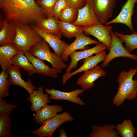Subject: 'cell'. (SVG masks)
Here are the masks:
<instances>
[{"mask_svg": "<svg viewBox=\"0 0 137 137\" xmlns=\"http://www.w3.org/2000/svg\"><path fill=\"white\" fill-rule=\"evenodd\" d=\"M28 52L35 56L48 62L53 67L61 72L67 67L61 57L55 52H51L48 44L43 38L35 44Z\"/></svg>", "mask_w": 137, "mask_h": 137, "instance_id": "277c9868", "label": "cell"}, {"mask_svg": "<svg viewBox=\"0 0 137 137\" xmlns=\"http://www.w3.org/2000/svg\"><path fill=\"white\" fill-rule=\"evenodd\" d=\"M36 0H35V1Z\"/></svg>", "mask_w": 137, "mask_h": 137, "instance_id": "74e56055", "label": "cell"}, {"mask_svg": "<svg viewBox=\"0 0 137 137\" xmlns=\"http://www.w3.org/2000/svg\"><path fill=\"white\" fill-rule=\"evenodd\" d=\"M106 72L98 65L93 68L84 72L77 79L76 83L85 90L95 86L94 82L99 78L105 76Z\"/></svg>", "mask_w": 137, "mask_h": 137, "instance_id": "5bb4252c", "label": "cell"}, {"mask_svg": "<svg viewBox=\"0 0 137 137\" xmlns=\"http://www.w3.org/2000/svg\"><path fill=\"white\" fill-rule=\"evenodd\" d=\"M78 14L77 9L68 6L61 11L58 20L72 23L77 19Z\"/></svg>", "mask_w": 137, "mask_h": 137, "instance_id": "4dcf8cb0", "label": "cell"}, {"mask_svg": "<svg viewBox=\"0 0 137 137\" xmlns=\"http://www.w3.org/2000/svg\"><path fill=\"white\" fill-rule=\"evenodd\" d=\"M8 72L2 70L0 74V98L8 96L10 94L9 89L11 84Z\"/></svg>", "mask_w": 137, "mask_h": 137, "instance_id": "f546056e", "label": "cell"}, {"mask_svg": "<svg viewBox=\"0 0 137 137\" xmlns=\"http://www.w3.org/2000/svg\"><path fill=\"white\" fill-rule=\"evenodd\" d=\"M18 106L17 105L7 102L5 100L0 98V113H6L10 115Z\"/></svg>", "mask_w": 137, "mask_h": 137, "instance_id": "d6a6232c", "label": "cell"}, {"mask_svg": "<svg viewBox=\"0 0 137 137\" xmlns=\"http://www.w3.org/2000/svg\"><path fill=\"white\" fill-rule=\"evenodd\" d=\"M107 55L105 51L101 52L94 56H91L84 59L83 64L80 67L72 72L64 73L62 76V84L64 85L71 77L76 74L82 72L91 70L100 62H103Z\"/></svg>", "mask_w": 137, "mask_h": 137, "instance_id": "8fae6325", "label": "cell"}, {"mask_svg": "<svg viewBox=\"0 0 137 137\" xmlns=\"http://www.w3.org/2000/svg\"><path fill=\"white\" fill-rule=\"evenodd\" d=\"M58 20L54 17L40 19L36 23L35 26L47 32L56 35L61 38L62 35L59 28Z\"/></svg>", "mask_w": 137, "mask_h": 137, "instance_id": "cb8c5ba5", "label": "cell"}, {"mask_svg": "<svg viewBox=\"0 0 137 137\" xmlns=\"http://www.w3.org/2000/svg\"><path fill=\"white\" fill-rule=\"evenodd\" d=\"M36 2L47 18L54 17L53 9L58 0H36Z\"/></svg>", "mask_w": 137, "mask_h": 137, "instance_id": "1f68e13d", "label": "cell"}, {"mask_svg": "<svg viewBox=\"0 0 137 137\" xmlns=\"http://www.w3.org/2000/svg\"><path fill=\"white\" fill-rule=\"evenodd\" d=\"M33 28L47 42L53 49L54 52L61 57L64 50L69 44L61 40V37L57 35L47 32L35 26Z\"/></svg>", "mask_w": 137, "mask_h": 137, "instance_id": "9a60e30c", "label": "cell"}, {"mask_svg": "<svg viewBox=\"0 0 137 137\" xmlns=\"http://www.w3.org/2000/svg\"><path fill=\"white\" fill-rule=\"evenodd\" d=\"M59 137H67V134L63 128L59 129Z\"/></svg>", "mask_w": 137, "mask_h": 137, "instance_id": "d590c367", "label": "cell"}, {"mask_svg": "<svg viewBox=\"0 0 137 137\" xmlns=\"http://www.w3.org/2000/svg\"><path fill=\"white\" fill-rule=\"evenodd\" d=\"M91 6L100 24L104 25L112 18L116 0H85Z\"/></svg>", "mask_w": 137, "mask_h": 137, "instance_id": "52a82bcc", "label": "cell"}, {"mask_svg": "<svg viewBox=\"0 0 137 137\" xmlns=\"http://www.w3.org/2000/svg\"><path fill=\"white\" fill-rule=\"evenodd\" d=\"M58 26L62 36L68 39L76 37L83 32L84 27L58 20Z\"/></svg>", "mask_w": 137, "mask_h": 137, "instance_id": "d4e9b609", "label": "cell"}, {"mask_svg": "<svg viewBox=\"0 0 137 137\" xmlns=\"http://www.w3.org/2000/svg\"><path fill=\"white\" fill-rule=\"evenodd\" d=\"M24 53L35 68L40 72L41 74L55 78L58 77L59 73L61 72L52 67H49L43 60L31 55L28 52H25Z\"/></svg>", "mask_w": 137, "mask_h": 137, "instance_id": "ffe728a7", "label": "cell"}, {"mask_svg": "<svg viewBox=\"0 0 137 137\" xmlns=\"http://www.w3.org/2000/svg\"><path fill=\"white\" fill-rule=\"evenodd\" d=\"M14 24L16 33L13 44L20 52H28L35 44L42 38L29 25Z\"/></svg>", "mask_w": 137, "mask_h": 137, "instance_id": "3957f363", "label": "cell"}, {"mask_svg": "<svg viewBox=\"0 0 137 137\" xmlns=\"http://www.w3.org/2000/svg\"><path fill=\"white\" fill-rule=\"evenodd\" d=\"M0 8L9 22L29 25L48 18L35 0H0Z\"/></svg>", "mask_w": 137, "mask_h": 137, "instance_id": "6da1fadb", "label": "cell"}, {"mask_svg": "<svg viewBox=\"0 0 137 137\" xmlns=\"http://www.w3.org/2000/svg\"><path fill=\"white\" fill-rule=\"evenodd\" d=\"M68 6L78 9L84 7L86 4L85 0H65Z\"/></svg>", "mask_w": 137, "mask_h": 137, "instance_id": "e575fe53", "label": "cell"}, {"mask_svg": "<svg viewBox=\"0 0 137 137\" xmlns=\"http://www.w3.org/2000/svg\"><path fill=\"white\" fill-rule=\"evenodd\" d=\"M137 0H127L122 7L120 12L114 19L108 21L105 24L107 26L115 23L124 24L130 30L135 31L132 23V16L134 14V8Z\"/></svg>", "mask_w": 137, "mask_h": 137, "instance_id": "30bf717a", "label": "cell"}, {"mask_svg": "<svg viewBox=\"0 0 137 137\" xmlns=\"http://www.w3.org/2000/svg\"><path fill=\"white\" fill-rule=\"evenodd\" d=\"M85 90L79 88L70 92H64L55 90L53 88L51 89H45V92L50 96L48 97L50 100H64L68 101L80 106L84 105L85 103L78 96L82 94Z\"/></svg>", "mask_w": 137, "mask_h": 137, "instance_id": "4fadbf2b", "label": "cell"}, {"mask_svg": "<svg viewBox=\"0 0 137 137\" xmlns=\"http://www.w3.org/2000/svg\"><path fill=\"white\" fill-rule=\"evenodd\" d=\"M114 34L125 43V47L129 53L137 49V32L134 31L130 35H124L115 31Z\"/></svg>", "mask_w": 137, "mask_h": 137, "instance_id": "83f0119b", "label": "cell"}, {"mask_svg": "<svg viewBox=\"0 0 137 137\" xmlns=\"http://www.w3.org/2000/svg\"><path fill=\"white\" fill-rule=\"evenodd\" d=\"M44 87L40 86L37 90H33L30 94L27 100L31 103L30 110L32 111L36 112L39 111L42 107L50 102L47 93H43Z\"/></svg>", "mask_w": 137, "mask_h": 137, "instance_id": "d6986e66", "label": "cell"}, {"mask_svg": "<svg viewBox=\"0 0 137 137\" xmlns=\"http://www.w3.org/2000/svg\"><path fill=\"white\" fill-rule=\"evenodd\" d=\"M75 40L67 46L64 50L61 56V59L63 62L68 61L69 57L73 52L78 49L83 50L89 48L86 47L88 45L97 44L99 42L85 35L83 33L76 37Z\"/></svg>", "mask_w": 137, "mask_h": 137, "instance_id": "2e32d148", "label": "cell"}, {"mask_svg": "<svg viewBox=\"0 0 137 137\" xmlns=\"http://www.w3.org/2000/svg\"><path fill=\"white\" fill-rule=\"evenodd\" d=\"M7 72L8 73L11 85L22 87L29 94L32 93L33 90L36 89V87L32 84L30 79L27 81L22 79L20 67L19 66L12 64L10 69Z\"/></svg>", "mask_w": 137, "mask_h": 137, "instance_id": "ac0fdd59", "label": "cell"}, {"mask_svg": "<svg viewBox=\"0 0 137 137\" xmlns=\"http://www.w3.org/2000/svg\"><path fill=\"white\" fill-rule=\"evenodd\" d=\"M116 126L113 124L102 126L93 125L92 131L89 137H118V133L116 129Z\"/></svg>", "mask_w": 137, "mask_h": 137, "instance_id": "603a6c76", "label": "cell"}, {"mask_svg": "<svg viewBox=\"0 0 137 137\" xmlns=\"http://www.w3.org/2000/svg\"><path fill=\"white\" fill-rule=\"evenodd\" d=\"M116 129L121 137H134L135 130L131 121L125 119L121 124L116 126Z\"/></svg>", "mask_w": 137, "mask_h": 137, "instance_id": "4316f807", "label": "cell"}, {"mask_svg": "<svg viewBox=\"0 0 137 137\" xmlns=\"http://www.w3.org/2000/svg\"><path fill=\"white\" fill-rule=\"evenodd\" d=\"M136 66V68H135L136 69V70H137L136 73H137V63Z\"/></svg>", "mask_w": 137, "mask_h": 137, "instance_id": "8d00e7d4", "label": "cell"}, {"mask_svg": "<svg viewBox=\"0 0 137 137\" xmlns=\"http://www.w3.org/2000/svg\"><path fill=\"white\" fill-rule=\"evenodd\" d=\"M110 34L112 37L111 47L109 53L101 64V67H106L113 60L120 57L129 58L137 61V55L131 54L126 49L123 44V41L116 36L112 30Z\"/></svg>", "mask_w": 137, "mask_h": 137, "instance_id": "8992f818", "label": "cell"}, {"mask_svg": "<svg viewBox=\"0 0 137 137\" xmlns=\"http://www.w3.org/2000/svg\"><path fill=\"white\" fill-rule=\"evenodd\" d=\"M12 61V64L22 68L27 72L29 76L35 73L41 74L40 72L35 68L23 52H21L15 56Z\"/></svg>", "mask_w": 137, "mask_h": 137, "instance_id": "484cf974", "label": "cell"}, {"mask_svg": "<svg viewBox=\"0 0 137 137\" xmlns=\"http://www.w3.org/2000/svg\"><path fill=\"white\" fill-rule=\"evenodd\" d=\"M107 49V46L103 43L99 42L93 47L81 51H75L70 56L71 61L66 70L65 73H69L72 70L77 67L78 62L82 59H84L94 54H97Z\"/></svg>", "mask_w": 137, "mask_h": 137, "instance_id": "ba28073f", "label": "cell"}, {"mask_svg": "<svg viewBox=\"0 0 137 137\" xmlns=\"http://www.w3.org/2000/svg\"><path fill=\"white\" fill-rule=\"evenodd\" d=\"M68 6L65 0H58L53 9L54 17L58 20L61 11Z\"/></svg>", "mask_w": 137, "mask_h": 137, "instance_id": "836d02e7", "label": "cell"}, {"mask_svg": "<svg viewBox=\"0 0 137 137\" xmlns=\"http://www.w3.org/2000/svg\"><path fill=\"white\" fill-rule=\"evenodd\" d=\"M113 28V27L111 25L104 26L100 24L91 27H84L83 32L95 37L99 42L105 45L109 50L112 42V37L110 32Z\"/></svg>", "mask_w": 137, "mask_h": 137, "instance_id": "9c48e42d", "label": "cell"}, {"mask_svg": "<svg viewBox=\"0 0 137 137\" xmlns=\"http://www.w3.org/2000/svg\"><path fill=\"white\" fill-rule=\"evenodd\" d=\"M21 52L12 43H6L0 46V65L2 70L7 72L11 67L12 59Z\"/></svg>", "mask_w": 137, "mask_h": 137, "instance_id": "e0dca14e", "label": "cell"}, {"mask_svg": "<svg viewBox=\"0 0 137 137\" xmlns=\"http://www.w3.org/2000/svg\"><path fill=\"white\" fill-rule=\"evenodd\" d=\"M136 71V68H131L128 72L124 70L120 73L117 80L118 90L112 100L113 105L120 106L125 100H131L136 98L137 79L133 80V78Z\"/></svg>", "mask_w": 137, "mask_h": 137, "instance_id": "7a4b0ae2", "label": "cell"}, {"mask_svg": "<svg viewBox=\"0 0 137 137\" xmlns=\"http://www.w3.org/2000/svg\"><path fill=\"white\" fill-rule=\"evenodd\" d=\"M63 109V107L61 105H49L47 104L33 115L35 122L40 124L45 121L55 116L58 113L61 112Z\"/></svg>", "mask_w": 137, "mask_h": 137, "instance_id": "7402d4cb", "label": "cell"}, {"mask_svg": "<svg viewBox=\"0 0 137 137\" xmlns=\"http://www.w3.org/2000/svg\"><path fill=\"white\" fill-rule=\"evenodd\" d=\"M0 31V45L6 43L13 44L16 31L14 23L8 22L6 19L1 23Z\"/></svg>", "mask_w": 137, "mask_h": 137, "instance_id": "44dd1931", "label": "cell"}, {"mask_svg": "<svg viewBox=\"0 0 137 137\" xmlns=\"http://www.w3.org/2000/svg\"><path fill=\"white\" fill-rule=\"evenodd\" d=\"M77 19L73 24L84 27H89L100 23L90 4L86 2L85 6L78 9Z\"/></svg>", "mask_w": 137, "mask_h": 137, "instance_id": "7c38bea8", "label": "cell"}, {"mask_svg": "<svg viewBox=\"0 0 137 137\" xmlns=\"http://www.w3.org/2000/svg\"><path fill=\"white\" fill-rule=\"evenodd\" d=\"M74 120L69 112H64L45 121L39 128L30 132L39 137H52L54 132L59 126L66 122Z\"/></svg>", "mask_w": 137, "mask_h": 137, "instance_id": "5b68a950", "label": "cell"}, {"mask_svg": "<svg viewBox=\"0 0 137 137\" xmlns=\"http://www.w3.org/2000/svg\"><path fill=\"white\" fill-rule=\"evenodd\" d=\"M12 124L9 114L0 113V137H10Z\"/></svg>", "mask_w": 137, "mask_h": 137, "instance_id": "f1b7e54d", "label": "cell"}]
</instances>
